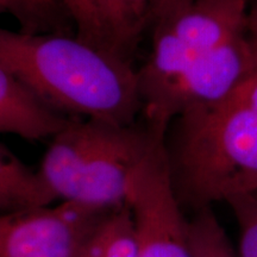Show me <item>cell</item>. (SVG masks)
Masks as SVG:
<instances>
[{"label": "cell", "mask_w": 257, "mask_h": 257, "mask_svg": "<svg viewBox=\"0 0 257 257\" xmlns=\"http://www.w3.org/2000/svg\"><path fill=\"white\" fill-rule=\"evenodd\" d=\"M108 212L56 201L0 214V257H79Z\"/></svg>", "instance_id": "7"}, {"label": "cell", "mask_w": 257, "mask_h": 257, "mask_svg": "<svg viewBox=\"0 0 257 257\" xmlns=\"http://www.w3.org/2000/svg\"><path fill=\"white\" fill-rule=\"evenodd\" d=\"M163 140L142 119L70 118L50 138L37 170L56 201L112 211L127 205L135 173Z\"/></svg>", "instance_id": "3"}, {"label": "cell", "mask_w": 257, "mask_h": 257, "mask_svg": "<svg viewBox=\"0 0 257 257\" xmlns=\"http://www.w3.org/2000/svg\"><path fill=\"white\" fill-rule=\"evenodd\" d=\"M239 226L237 257H257V195H249L230 202Z\"/></svg>", "instance_id": "15"}, {"label": "cell", "mask_w": 257, "mask_h": 257, "mask_svg": "<svg viewBox=\"0 0 257 257\" xmlns=\"http://www.w3.org/2000/svg\"><path fill=\"white\" fill-rule=\"evenodd\" d=\"M72 18L75 35L93 46L110 49L102 22V0H60ZM112 51V50H111Z\"/></svg>", "instance_id": "14"}, {"label": "cell", "mask_w": 257, "mask_h": 257, "mask_svg": "<svg viewBox=\"0 0 257 257\" xmlns=\"http://www.w3.org/2000/svg\"><path fill=\"white\" fill-rule=\"evenodd\" d=\"M165 150L182 208L197 212L257 194V115L233 94L176 115Z\"/></svg>", "instance_id": "2"}, {"label": "cell", "mask_w": 257, "mask_h": 257, "mask_svg": "<svg viewBox=\"0 0 257 257\" xmlns=\"http://www.w3.org/2000/svg\"><path fill=\"white\" fill-rule=\"evenodd\" d=\"M248 0H192L154 24L149 59L138 69L144 105L199 57L245 34Z\"/></svg>", "instance_id": "4"}, {"label": "cell", "mask_w": 257, "mask_h": 257, "mask_svg": "<svg viewBox=\"0 0 257 257\" xmlns=\"http://www.w3.org/2000/svg\"><path fill=\"white\" fill-rule=\"evenodd\" d=\"M0 15H2V14H0Z\"/></svg>", "instance_id": "19"}, {"label": "cell", "mask_w": 257, "mask_h": 257, "mask_svg": "<svg viewBox=\"0 0 257 257\" xmlns=\"http://www.w3.org/2000/svg\"><path fill=\"white\" fill-rule=\"evenodd\" d=\"M256 195H257V194H256Z\"/></svg>", "instance_id": "20"}, {"label": "cell", "mask_w": 257, "mask_h": 257, "mask_svg": "<svg viewBox=\"0 0 257 257\" xmlns=\"http://www.w3.org/2000/svg\"><path fill=\"white\" fill-rule=\"evenodd\" d=\"M246 37H248L257 57V3L250 6L249 9L248 23H246Z\"/></svg>", "instance_id": "18"}, {"label": "cell", "mask_w": 257, "mask_h": 257, "mask_svg": "<svg viewBox=\"0 0 257 257\" xmlns=\"http://www.w3.org/2000/svg\"><path fill=\"white\" fill-rule=\"evenodd\" d=\"M244 105L248 106L253 113L257 115V57L256 64L245 80L240 83L237 91L233 93Z\"/></svg>", "instance_id": "16"}, {"label": "cell", "mask_w": 257, "mask_h": 257, "mask_svg": "<svg viewBox=\"0 0 257 257\" xmlns=\"http://www.w3.org/2000/svg\"><path fill=\"white\" fill-rule=\"evenodd\" d=\"M102 22L110 49L133 61L141 37L150 25L149 0H102Z\"/></svg>", "instance_id": "10"}, {"label": "cell", "mask_w": 257, "mask_h": 257, "mask_svg": "<svg viewBox=\"0 0 257 257\" xmlns=\"http://www.w3.org/2000/svg\"><path fill=\"white\" fill-rule=\"evenodd\" d=\"M187 236L193 257H237L224 227L211 208L187 219Z\"/></svg>", "instance_id": "13"}, {"label": "cell", "mask_w": 257, "mask_h": 257, "mask_svg": "<svg viewBox=\"0 0 257 257\" xmlns=\"http://www.w3.org/2000/svg\"><path fill=\"white\" fill-rule=\"evenodd\" d=\"M79 257H140L136 225L128 205L102 218Z\"/></svg>", "instance_id": "11"}, {"label": "cell", "mask_w": 257, "mask_h": 257, "mask_svg": "<svg viewBox=\"0 0 257 257\" xmlns=\"http://www.w3.org/2000/svg\"><path fill=\"white\" fill-rule=\"evenodd\" d=\"M0 14H9L24 34H75L60 0H0Z\"/></svg>", "instance_id": "12"}, {"label": "cell", "mask_w": 257, "mask_h": 257, "mask_svg": "<svg viewBox=\"0 0 257 257\" xmlns=\"http://www.w3.org/2000/svg\"><path fill=\"white\" fill-rule=\"evenodd\" d=\"M56 202L40 173L0 143V214Z\"/></svg>", "instance_id": "9"}, {"label": "cell", "mask_w": 257, "mask_h": 257, "mask_svg": "<svg viewBox=\"0 0 257 257\" xmlns=\"http://www.w3.org/2000/svg\"><path fill=\"white\" fill-rule=\"evenodd\" d=\"M255 64V51L245 31L195 60L157 98L144 105L141 119L154 133L165 136L176 115L230 98Z\"/></svg>", "instance_id": "5"}, {"label": "cell", "mask_w": 257, "mask_h": 257, "mask_svg": "<svg viewBox=\"0 0 257 257\" xmlns=\"http://www.w3.org/2000/svg\"><path fill=\"white\" fill-rule=\"evenodd\" d=\"M69 119L41 102L0 64V134L17 135L28 141L46 140Z\"/></svg>", "instance_id": "8"}, {"label": "cell", "mask_w": 257, "mask_h": 257, "mask_svg": "<svg viewBox=\"0 0 257 257\" xmlns=\"http://www.w3.org/2000/svg\"><path fill=\"white\" fill-rule=\"evenodd\" d=\"M0 64L41 102L68 118L127 125L142 117L133 61L75 34L0 29Z\"/></svg>", "instance_id": "1"}, {"label": "cell", "mask_w": 257, "mask_h": 257, "mask_svg": "<svg viewBox=\"0 0 257 257\" xmlns=\"http://www.w3.org/2000/svg\"><path fill=\"white\" fill-rule=\"evenodd\" d=\"M127 205L136 225L140 257H193L187 218L173 188L165 142L138 167Z\"/></svg>", "instance_id": "6"}, {"label": "cell", "mask_w": 257, "mask_h": 257, "mask_svg": "<svg viewBox=\"0 0 257 257\" xmlns=\"http://www.w3.org/2000/svg\"><path fill=\"white\" fill-rule=\"evenodd\" d=\"M191 2L192 0H149L150 25L156 24L161 19Z\"/></svg>", "instance_id": "17"}]
</instances>
